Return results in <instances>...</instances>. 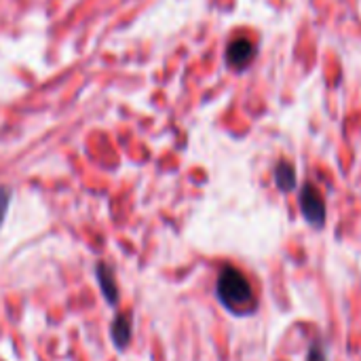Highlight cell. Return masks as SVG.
Returning a JSON list of instances; mask_svg holds the SVG:
<instances>
[{"label":"cell","instance_id":"52a82bcc","mask_svg":"<svg viewBox=\"0 0 361 361\" xmlns=\"http://www.w3.org/2000/svg\"><path fill=\"white\" fill-rule=\"evenodd\" d=\"M11 199H13V190L8 186H0V228L6 220L8 207H11Z\"/></svg>","mask_w":361,"mask_h":361},{"label":"cell","instance_id":"7a4b0ae2","mask_svg":"<svg viewBox=\"0 0 361 361\" xmlns=\"http://www.w3.org/2000/svg\"><path fill=\"white\" fill-rule=\"evenodd\" d=\"M300 207H302V214L305 218L315 224V226H322L324 224V218H326V203H324V197L322 192L315 188V186H305L302 192H300Z\"/></svg>","mask_w":361,"mask_h":361},{"label":"cell","instance_id":"6da1fadb","mask_svg":"<svg viewBox=\"0 0 361 361\" xmlns=\"http://www.w3.org/2000/svg\"><path fill=\"white\" fill-rule=\"evenodd\" d=\"M218 298L228 311L237 315H245L256 307V298L250 281L241 271L233 267H226L218 277Z\"/></svg>","mask_w":361,"mask_h":361},{"label":"cell","instance_id":"8992f818","mask_svg":"<svg viewBox=\"0 0 361 361\" xmlns=\"http://www.w3.org/2000/svg\"><path fill=\"white\" fill-rule=\"evenodd\" d=\"M275 178H277V186L281 190H292L296 186V173H294V167L290 163H279L277 165V171H275Z\"/></svg>","mask_w":361,"mask_h":361},{"label":"cell","instance_id":"5b68a950","mask_svg":"<svg viewBox=\"0 0 361 361\" xmlns=\"http://www.w3.org/2000/svg\"><path fill=\"white\" fill-rule=\"evenodd\" d=\"M131 317L129 315H116L112 319V326H110V336H112V343L114 347L118 349H125L129 343H131Z\"/></svg>","mask_w":361,"mask_h":361},{"label":"cell","instance_id":"ba28073f","mask_svg":"<svg viewBox=\"0 0 361 361\" xmlns=\"http://www.w3.org/2000/svg\"><path fill=\"white\" fill-rule=\"evenodd\" d=\"M309 361H326V360H324V353H322L319 349H313V351H311V355H309Z\"/></svg>","mask_w":361,"mask_h":361},{"label":"cell","instance_id":"3957f363","mask_svg":"<svg viewBox=\"0 0 361 361\" xmlns=\"http://www.w3.org/2000/svg\"><path fill=\"white\" fill-rule=\"evenodd\" d=\"M254 53H256V49H254V44L247 38H235L228 44V49H226V61L233 68L241 70V68H245L254 59Z\"/></svg>","mask_w":361,"mask_h":361},{"label":"cell","instance_id":"277c9868","mask_svg":"<svg viewBox=\"0 0 361 361\" xmlns=\"http://www.w3.org/2000/svg\"><path fill=\"white\" fill-rule=\"evenodd\" d=\"M95 275H97V283H99V290L106 298V302L110 307H114L118 302V286L114 281V271L112 267H108L106 262H99L95 267Z\"/></svg>","mask_w":361,"mask_h":361}]
</instances>
